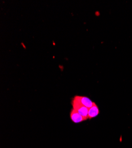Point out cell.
<instances>
[{
  "label": "cell",
  "mask_w": 132,
  "mask_h": 148,
  "mask_svg": "<svg viewBox=\"0 0 132 148\" xmlns=\"http://www.w3.org/2000/svg\"><path fill=\"white\" fill-rule=\"evenodd\" d=\"M72 105L73 106V109L75 110L81 116H82L86 120L88 119V108L85 106L82 105L79 102H78L75 99L72 101Z\"/></svg>",
  "instance_id": "cell-1"
},
{
  "label": "cell",
  "mask_w": 132,
  "mask_h": 148,
  "mask_svg": "<svg viewBox=\"0 0 132 148\" xmlns=\"http://www.w3.org/2000/svg\"><path fill=\"white\" fill-rule=\"evenodd\" d=\"M74 99L79 102L82 105L87 107L88 109L92 107L95 104L94 102L91 101L89 98L84 96H79L76 95L74 97Z\"/></svg>",
  "instance_id": "cell-2"
},
{
  "label": "cell",
  "mask_w": 132,
  "mask_h": 148,
  "mask_svg": "<svg viewBox=\"0 0 132 148\" xmlns=\"http://www.w3.org/2000/svg\"><path fill=\"white\" fill-rule=\"evenodd\" d=\"M70 117L72 121L75 123H78L83 121L86 120V119H85L82 116H81L74 109H72L71 110L70 113Z\"/></svg>",
  "instance_id": "cell-3"
},
{
  "label": "cell",
  "mask_w": 132,
  "mask_h": 148,
  "mask_svg": "<svg viewBox=\"0 0 132 148\" xmlns=\"http://www.w3.org/2000/svg\"><path fill=\"white\" fill-rule=\"evenodd\" d=\"M100 113V110L95 103L88 110V119H91L97 116Z\"/></svg>",
  "instance_id": "cell-4"
}]
</instances>
